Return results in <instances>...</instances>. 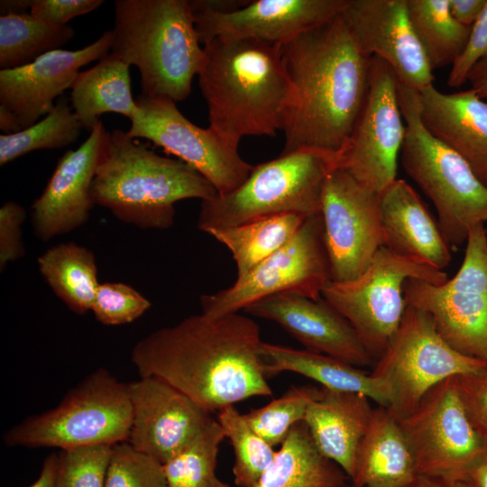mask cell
I'll return each mask as SVG.
<instances>
[{"instance_id": "603a6c76", "label": "cell", "mask_w": 487, "mask_h": 487, "mask_svg": "<svg viewBox=\"0 0 487 487\" xmlns=\"http://www.w3.org/2000/svg\"><path fill=\"white\" fill-rule=\"evenodd\" d=\"M427 131L462 157L487 187V102L473 89L446 94L434 85L419 92Z\"/></svg>"}, {"instance_id": "f6af8a7d", "label": "cell", "mask_w": 487, "mask_h": 487, "mask_svg": "<svg viewBox=\"0 0 487 487\" xmlns=\"http://www.w3.org/2000/svg\"><path fill=\"white\" fill-rule=\"evenodd\" d=\"M453 17L461 24L472 27L475 23L487 0H448Z\"/></svg>"}, {"instance_id": "ac0fdd59", "label": "cell", "mask_w": 487, "mask_h": 487, "mask_svg": "<svg viewBox=\"0 0 487 487\" xmlns=\"http://www.w3.org/2000/svg\"><path fill=\"white\" fill-rule=\"evenodd\" d=\"M112 43V30L105 31L82 49L55 50L23 67L1 69L0 129L4 133H16L48 115L54 100L71 87L80 69L109 54Z\"/></svg>"}, {"instance_id": "4dcf8cb0", "label": "cell", "mask_w": 487, "mask_h": 487, "mask_svg": "<svg viewBox=\"0 0 487 487\" xmlns=\"http://www.w3.org/2000/svg\"><path fill=\"white\" fill-rule=\"evenodd\" d=\"M307 217L295 213L273 215L208 234L231 252L238 278L289 243Z\"/></svg>"}, {"instance_id": "277c9868", "label": "cell", "mask_w": 487, "mask_h": 487, "mask_svg": "<svg viewBox=\"0 0 487 487\" xmlns=\"http://www.w3.org/2000/svg\"><path fill=\"white\" fill-rule=\"evenodd\" d=\"M216 194L193 168L159 155L120 129L110 133L91 186L95 205L142 229H168L174 222L175 203L203 201Z\"/></svg>"}, {"instance_id": "7a4b0ae2", "label": "cell", "mask_w": 487, "mask_h": 487, "mask_svg": "<svg viewBox=\"0 0 487 487\" xmlns=\"http://www.w3.org/2000/svg\"><path fill=\"white\" fill-rule=\"evenodd\" d=\"M281 55L296 91L281 153L313 149L339 157L366 98L372 57L342 14L281 45Z\"/></svg>"}, {"instance_id": "8fae6325", "label": "cell", "mask_w": 487, "mask_h": 487, "mask_svg": "<svg viewBox=\"0 0 487 487\" xmlns=\"http://www.w3.org/2000/svg\"><path fill=\"white\" fill-rule=\"evenodd\" d=\"M399 419L418 475L470 481L487 461V437L470 415L456 376L433 387L411 413Z\"/></svg>"}, {"instance_id": "7bdbcfd3", "label": "cell", "mask_w": 487, "mask_h": 487, "mask_svg": "<svg viewBox=\"0 0 487 487\" xmlns=\"http://www.w3.org/2000/svg\"><path fill=\"white\" fill-rule=\"evenodd\" d=\"M103 4V0H32L30 14L48 23L61 26Z\"/></svg>"}, {"instance_id": "9a60e30c", "label": "cell", "mask_w": 487, "mask_h": 487, "mask_svg": "<svg viewBox=\"0 0 487 487\" xmlns=\"http://www.w3.org/2000/svg\"><path fill=\"white\" fill-rule=\"evenodd\" d=\"M398 78L378 57H372L366 98L337 168L381 194L397 179L398 158L405 138Z\"/></svg>"}, {"instance_id": "d6a6232c", "label": "cell", "mask_w": 487, "mask_h": 487, "mask_svg": "<svg viewBox=\"0 0 487 487\" xmlns=\"http://www.w3.org/2000/svg\"><path fill=\"white\" fill-rule=\"evenodd\" d=\"M75 35L69 24L56 26L30 13L0 16V68L12 69L30 64L43 54L60 49Z\"/></svg>"}, {"instance_id": "681fc988", "label": "cell", "mask_w": 487, "mask_h": 487, "mask_svg": "<svg viewBox=\"0 0 487 487\" xmlns=\"http://www.w3.org/2000/svg\"><path fill=\"white\" fill-rule=\"evenodd\" d=\"M32 0H1V15L30 13Z\"/></svg>"}, {"instance_id": "ee69618b", "label": "cell", "mask_w": 487, "mask_h": 487, "mask_svg": "<svg viewBox=\"0 0 487 487\" xmlns=\"http://www.w3.org/2000/svg\"><path fill=\"white\" fill-rule=\"evenodd\" d=\"M456 381L470 415L487 437V372L456 376Z\"/></svg>"}, {"instance_id": "e0dca14e", "label": "cell", "mask_w": 487, "mask_h": 487, "mask_svg": "<svg viewBox=\"0 0 487 487\" xmlns=\"http://www.w3.org/2000/svg\"><path fill=\"white\" fill-rule=\"evenodd\" d=\"M346 4L347 0H256L221 11L207 0L189 1L201 44L222 38L280 46L335 18Z\"/></svg>"}, {"instance_id": "d6986e66", "label": "cell", "mask_w": 487, "mask_h": 487, "mask_svg": "<svg viewBox=\"0 0 487 487\" xmlns=\"http://www.w3.org/2000/svg\"><path fill=\"white\" fill-rule=\"evenodd\" d=\"M341 14L363 53L385 61L400 84L418 92L433 85V70L412 28L407 0H347Z\"/></svg>"}, {"instance_id": "7c38bea8", "label": "cell", "mask_w": 487, "mask_h": 487, "mask_svg": "<svg viewBox=\"0 0 487 487\" xmlns=\"http://www.w3.org/2000/svg\"><path fill=\"white\" fill-rule=\"evenodd\" d=\"M408 305L427 312L446 342L487 366V235L483 224L473 227L463 262L442 284L408 279Z\"/></svg>"}, {"instance_id": "f1b7e54d", "label": "cell", "mask_w": 487, "mask_h": 487, "mask_svg": "<svg viewBox=\"0 0 487 487\" xmlns=\"http://www.w3.org/2000/svg\"><path fill=\"white\" fill-rule=\"evenodd\" d=\"M254 487H345L347 475L317 448L306 424H296Z\"/></svg>"}, {"instance_id": "30bf717a", "label": "cell", "mask_w": 487, "mask_h": 487, "mask_svg": "<svg viewBox=\"0 0 487 487\" xmlns=\"http://www.w3.org/2000/svg\"><path fill=\"white\" fill-rule=\"evenodd\" d=\"M408 279L436 285L448 280L443 271L381 247L360 276L347 281L329 280L321 292L322 299L351 325L375 362L402 320L407 307L403 288Z\"/></svg>"}, {"instance_id": "8992f818", "label": "cell", "mask_w": 487, "mask_h": 487, "mask_svg": "<svg viewBox=\"0 0 487 487\" xmlns=\"http://www.w3.org/2000/svg\"><path fill=\"white\" fill-rule=\"evenodd\" d=\"M398 94L406 125L401 165L433 203L446 244L456 249L466 243L473 227L487 221V187L462 157L425 127L419 92L399 82Z\"/></svg>"}, {"instance_id": "2e32d148", "label": "cell", "mask_w": 487, "mask_h": 487, "mask_svg": "<svg viewBox=\"0 0 487 487\" xmlns=\"http://www.w3.org/2000/svg\"><path fill=\"white\" fill-rule=\"evenodd\" d=\"M320 213L331 280L357 278L383 247L380 194L337 168L325 181Z\"/></svg>"}, {"instance_id": "e575fe53", "label": "cell", "mask_w": 487, "mask_h": 487, "mask_svg": "<svg viewBox=\"0 0 487 487\" xmlns=\"http://www.w3.org/2000/svg\"><path fill=\"white\" fill-rule=\"evenodd\" d=\"M225 438L217 420H211L163 465L167 487H211L219 446Z\"/></svg>"}, {"instance_id": "83f0119b", "label": "cell", "mask_w": 487, "mask_h": 487, "mask_svg": "<svg viewBox=\"0 0 487 487\" xmlns=\"http://www.w3.org/2000/svg\"><path fill=\"white\" fill-rule=\"evenodd\" d=\"M130 66L113 53L80 71L70 89L71 106L84 129L91 131L106 113L130 120L137 112L131 92Z\"/></svg>"}, {"instance_id": "7dc6e473", "label": "cell", "mask_w": 487, "mask_h": 487, "mask_svg": "<svg viewBox=\"0 0 487 487\" xmlns=\"http://www.w3.org/2000/svg\"><path fill=\"white\" fill-rule=\"evenodd\" d=\"M410 487H477L471 480H445L436 477L418 475Z\"/></svg>"}, {"instance_id": "d4e9b609", "label": "cell", "mask_w": 487, "mask_h": 487, "mask_svg": "<svg viewBox=\"0 0 487 487\" xmlns=\"http://www.w3.org/2000/svg\"><path fill=\"white\" fill-rule=\"evenodd\" d=\"M370 400L363 394L321 387L303 419L319 452L350 479L372 414Z\"/></svg>"}, {"instance_id": "f35d334b", "label": "cell", "mask_w": 487, "mask_h": 487, "mask_svg": "<svg viewBox=\"0 0 487 487\" xmlns=\"http://www.w3.org/2000/svg\"><path fill=\"white\" fill-rule=\"evenodd\" d=\"M105 487H167L163 465L127 441L112 446Z\"/></svg>"}, {"instance_id": "c3c4849f", "label": "cell", "mask_w": 487, "mask_h": 487, "mask_svg": "<svg viewBox=\"0 0 487 487\" xmlns=\"http://www.w3.org/2000/svg\"><path fill=\"white\" fill-rule=\"evenodd\" d=\"M57 455H49L43 462L40 474L29 487H55Z\"/></svg>"}, {"instance_id": "9c48e42d", "label": "cell", "mask_w": 487, "mask_h": 487, "mask_svg": "<svg viewBox=\"0 0 487 487\" xmlns=\"http://www.w3.org/2000/svg\"><path fill=\"white\" fill-rule=\"evenodd\" d=\"M485 372V363L446 342L427 312L407 304L400 326L371 373L386 385L388 409L401 418L443 381Z\"/></svg>"}, {"instance_id": "5b68a950", "label": "cell", "mask_w": 487, "mask_h": 487, "mask_svg": "<svg viewBox=\"0 0 487 487\" xmlns=\"http://www.w3.org/2000/svg\"><path fill=\"white\" fill-rule=\"evenodd\" d=\"M111 53L140 73L141 95L185 100L203 60L188 0H116Z\"/></svg>"}, {"instance_id": "3957f363", "label": "cell", "mask_w": 487, "mask_h": 487, "mask_svg": "<svg viewBox=\"0 0 487 487\" xmlns=\"http://www.w3.org/2000/svg\"><path fill=\"white\" fill-rule=\"evenodd\" d=\"M209 127L239 144L245 136L283 131L296 91L281 46L254 40L216 38L203 44L198 73Z\"/></svg>"}, {"instance_id": "f907efd6", "label": "cell", "mask_w": 487, "mask_h": 487, "mask_svg": "<svg viewBox=\"0 0 487 487\" xmlns=\"http://www.w3.org/2000/svg\"><path fill=\"white\" fill-rule=\"evenodd\" d=\"M471 481L477 487H487V461L473 473Z\"/></svg>"}, {"instance_id": "816d5d0a", "label": "cell", "mask_w": 487, "mask_h": 487, "mask_svg": "<svg viewBox=\"0 0 487 487\" xmlns=\"http://www.w3.org/2000/svg\"><path fill=\"white\" fill-rule=\"evenodd\" d=\"M211 487H230L229 485H227L226 483L221 482L220 480H218L213 486Z\"/></svg>"}, {"instance_id": "5bb4252c", "label": "cell", "mask_w": 487, "mask_h": 487, "mask_svg": "<svg viewBox=\"0 0 487 487\" xmlns=\"http://www.w3.org/2000/svg\"><path fill=\"white\" fill-rule=\"evenodd\" d=\"M137 112L126 133L142 138L185 162L225 195L240 186L253 165L240 156L238 143L211 127L201 128L185 117L173 100L139 95Z\"/></svg>"}, {"instance_id": "4fadbf2b", "label": "cell", "mask_w": 487, "mask_h": 487, "mask_svg": "<svg viewBox=\"0 0 487 487\" xmlns=\"http://www.w3.org/2000/svg\"><path fill=\"white\" fill-rule=\"evenodd\" d=\"M331 280L321 213L307 217L292 239L230 287L200 297L201 313L219 317L277 294L313 299Z\"/></svg>"}, {"instance_id": "52a82bcc", "label": "cell", "mask_w": 487, "mask_h": 487, "mask_svg": "<svg viewBox=\"0 0 487 487\" xmlns=\"http://www.w3.org/2000/svg\"><path fill=\"white\" fill-rule=\"evenodd\" d=\"M337 162L334 154L300 149L253 166L236 188L201 201L198 227L208 234L268 216L319 214L325 181Z\"/></svg>"}, {"instance_id": "ffe728a7", "label": "cell", "mask_w": 487, "mask_h": 487, "mask_svg": "<svg viewBox=\"0 0 487 487\" xmlns=\"http://www.w3.org/2000/svg\"><path fill=\"white\" fill-rule=\"evenodd\" d=\"M87 140L76 150H68L41 194L31 207L35 236L43 241L69 233L83 225L95 205L92 182L108 142L110 132L99 121Z\"/></svg>"}, {"instance_id": "cb8c5ba5", "label": "cell", "mask_w": 487, "mask_h": 487, "mask_svg": "<svg viewBox=\"0 0 487 487\" xmlns=\"http://www.w3.org/2000/svg\"><path fill=\"white\" fill-rule=\"evenodd\" d=\"M383 247L394 254L443 271L451 249L416 190L397 179L380 194Z\"/></svg>"}, {"instance_id": "ab89813d", "label": "cell", "mask_w": 487, "mask_h": 487, "mask_svg": "<svg viewBox=\"0 0 487 487\" xmlns=\"http://www.w3.org/2000/svg\"><path fill=\"white\" fill-rule=\"evenodd\" d=\"M151 302L134 288L122 282L100 283L91 311L106 326L129 324L142 317Z\"/></svg>"}, {"instance_id": "f546056e", "label": "cell", "mask_w": 487, "mask_h": 487, "mask_svg": "<svg viewBox=\"0 0 487 487\" xmlns=\"http://www.w3.org/2000/svg\"><path fill=\"white\" fill-rule=\"evenodd\" d=\"M41 275L74 313L91 310L99 286L93 252L73 242L53 245L37 259Z\"/></svg>"}, {"instance_id": "60d3db41", "label": "cell", "mask_w": 487, "mask_h": 487, "mask_svg": "<svg viewBox=\"0 0 487 487\" xmlns=\"http://www.w3.org/2000/svg\"><path fill=\"white\" fill-rule=\"evenodd\" d=\"M487 59V1L481 14L471 28L468 42L451 66L446 84L459 88L467 82L468 75L480 60Z\"/></svg>"}, {"instance_id": "6da1fadb", "label": "cell", "mask_w": 487, "mask_h": 487, "mask_svg": "<svg viewBox=\"0 0 487 487\" xmlns=\"http://www.w3.org/2000/svg\"><path fill=\"white\" fill-rule=\"evenodd\" d=\"M262 342L258 324L247 316L200 313L142 338L131 360L140 377L163 380L210 414L249 398L272 395Z\"/></svg>"}, {"instance_id": "836d02e7", "label": "cell", "mask_w": 487, "mask_h": 487, "mask_svg": "<svg viewBox=\"0 0 487 487\" xmlns=\"http://www.w3.org/2000/svg\"><path fill=\"white\" fill-rule=\"evenodd\" d=\"M82 128L69 101L60 98L43 119L19 132L0 135V165L30 152L67 147L77 142Z\"/></svg>"}, {"instance_id": "1f68e13d", "label": "cell", "mask_w": 487, "mask_h": 487, "mask_svg": "<svg viewBox=\"0 0 487 487\" xmlns=\"http://www.w3.org/2000/svg\"><path fill=\"white\" fill-rule=\"evenodd\" d=\"M407 8L432 70L452 66L464 50L472 27L453 17L448 0H407Z\"/></svg>"}, {"instance_id": "f5cc1de1", "label": "cell", "mask_w": 487, "mask_h": 487, "mask_svg": "<svg viewBox=\"0 0 487 487\" xmlns=\"http://www.w3.org/2000/svg\"><path fill=\"white\" fill-rule=\"evenodd\" d=\"M346 487H358V486L352 484L351 486H346Z\"/></svg>"}, {"instance_id": "44dd1931", "label": "cell", "mask_w": 487, "mask_h": 487, "mask_svg": "<svg viewBox=\"0 0 487 487\" xmlns=\"http://www.w3.org/2000/svg\"><path fill=\"white\" fill-rule=\"evenodd\" d=\"M132 424L127 442L162 464L211 420L191 399L163 380L140 377L128 383Z\"/></svg>"}, {"instance_id": "484cf974", "label": "cell", "mask_w": 487, "mask_h": 487, "mask_svg": "<svg viewBox=\"0 0 487 487\" xmlns=\"http://www.w3.org/2000/svg\"><path fill=\"white\" fill-rule=\"evenodd\" d=\"M418 476L416 460L400 419L386 407L373 409L358 448L353 484L410 487Z\"/></svg>"}, {"instance_id": "8d00e7d4", "label": "cell", "mask_w": 487, "mask_h": 487, "mask_svg": "<svg viewBox=\"0 0 487 487\" xmlns=\"http://www.w3.org/2000/svg\"><path fill=\"white\" fill-rule=\"evenodd\" d=\"M318 388L293 386L267 405L244 414L251 427L272 447L281 445L291 428L303 421Z\"/></svg>"}, {"instance_id": "74e56055", "label": "cell", "mask_w": 487, "mask_h": 487, "mask_svg": "<svg viewBox=\"0 0 487 487\" xmlns=\"http://www.w3.org/2000/svg\"><path fill=\"white\" fill-rule=\"evenodd\" d=\"M112 446L61 450L57 455L55 487H105Z\"/></svg>"}, {"instance_id": "7402d4cb", "label": "cell", "mask_w": 487, "mask_h": 487, "mask_svg": "<svg viewBox=\"0 0 487 487\" xmlns=\"http://www.w3.org/2000/svg\"><path fill=\"white\" fill-rule=\"evenodd\" d=\"M247 314L273 321L306 350L329 355L359 368L375 363L351 325L322 298L277 294L244 309Z\"/></svg>"}, {"instance_id": "b9f144b4", "label": "cell", "mask_w": 487, "mask_h": 487, "mask_svg": "<svg viewBox=\"0 0 487 487\" xmlns=\"http://www.w3.org/2000/svg\"><path fill=\"white\" fill-rule=\"evenodd\" d=\"M25 209L14 201H7L0 207V270L24 254L22 225Z\"/></svg>"}, {"instance_id": "4316f807", "label": "cell", "mask_w": 487, "mask_h": 487, "mask_svg": "<svg viewBox=\"0 0 487 487\" xmlns=\"http://www.w3.org/2000/svg\"><path fill=\"white\" fill-rule=\"evenodd\" d=\"M260 354L269 378L292 372L312 379L324 388L363 394L379 406L388 408L390 393L386 385L371 372L340 359L308 350L262 342Z\"/></svg>"}, {"instance_id": "ba28073f", "label": "cell", "mask_w": 487, "mask_h": 487, "mask_svg": "<svg viewBox=\"0 0 487 487\" xmlns=\"http://www.w3.org/2000/svg\"><path fill=\"white\" fill-rule=\"evenodd\" d=\"M132 405L128 383L98 368L53 409L24 418L3 436L9 446L61 450L128 440Z\"/></svg>"}, {"instance_id": "bcb514c9", "label": "cell", "mask_w": 487, "mask_h": 487, "mask_svg": "<svg viewBox=\"0 0 487 487\" xmlns=\"http://www.w3.org/2000/svg\"><path fill=\"white\" fill-rule=\"evenodd\" d=\"M467 82L481 98L487 99V59L480 60L471 69Z\"/></svg>"}, {"instance_id": "d590c367", "label": "cell", "mask_w": 487, "mask_h": 487, "mask_svg": "<svg viewBox=\"0 0 487 487\" xmlns=\"http://www.w3.org/2000/svg\"><path fill=\"white\" fill-rule=\"evenodd\" d=\"M217 421L234 449L233 473L239 487H254L275 452L234 405L218 411Z\"/></svg>"}]
</instances>
